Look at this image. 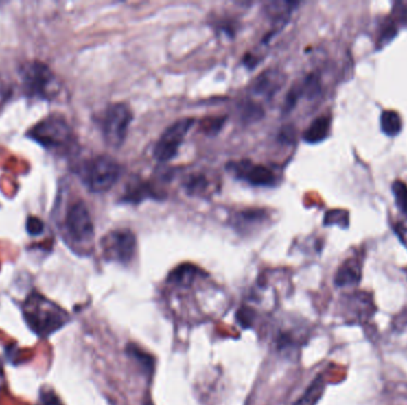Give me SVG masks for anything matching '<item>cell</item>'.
<instances>
[{"label": "cell", "mask_w": 407, "mask_h": 405, "mask_svg": "<svg viewBox=\"0 0 407 405\" xmlns=\"http://www.w3.org/2000/svg\"><path fill=\"white\" fill-rule=\"evenodd\" d=\"M23 315L29 328L40 338L49 336L68 322V314L62 308L36 293L25 299Z\"/></svg>", "instance_id": "1"}, {"label": "cell", "mask_w": 407, "mask_h": 405, "mask_svg": "<svg viewBox=\"0 0 407 405\" xmlns=\"http://www.w3.org/2000/svg\"><path fill=\"white\" fill-rule=\"evenodd\" d=\"M121 174L119 163L108 155H99L86 160L79 169L82 182L92 193L110 191Z\"/></svg>", "instance_id": "2"}, {"label": "cell", "mask_w": 407, "mask_h": 405, "mask_svg": "<svg viewBox=\"0 0 407 405\" xmlns=\"http://www.w3.org/2000/svg\"><path fill=\"white\" fill-rule=\"evenodd\" d=\"M27 137L54 151L68 150L75 142L71 125L63 116L56 114L45 118L29 130Z\"/></svg>", "instance_id": "3"}, {"label": "cell", "mask_w": 407, "mask_h": 405, "mask_svg": "<svg viewBox=\"0 0 407 405\" xmlns=\"http://www.w3.org/2000/svg\"><path fill=\"white\" fill-rule=\"evenodd\" d=\"M23 86L29 97L51 100L58 97L61 86L58 77L47 64L40 61H32L21 68Z\"/></svg>", "instance_id": "4"}, {"label": "cell", "mask_w": 407, "mask_h": 405, "mask_svg": "<svg viewBox=\"0 0 407 405\" xmlns=\"http://www.w3.org/2000/svg\"><path fill=\"white\" fill-rule=\"evenodd\" d=\"M132 118V111L126 103H112L104 111L100 129L105 142L110 147H119L126 142Z\"/></svg>", "instance_id": "5"}, {"label": "cell", "mask_w": 407, "mask_h": 405, "mask_svg": "<svg viewBox=\"0 0 407 405\" xmlns=\"http://www.w3.org/2000/svg\"><path fill=\"white\" fill-rule=\"evenodd\" d=\"M65 231L73 245L86 249L92 245L94 225L90 210L82 201L73 204L66 214Z\"/></svg>", "instance_id": "6"}, {"label": "cell", "mask_w": 407, "mask_h": 405, "mask_svg": "<svg viewBox=\"0 0 407 405\" xmlns=\"http://www.w3.org/2000/svg\"><path fill=\"white\" fill-rule=\"evenodd\" d=\"M102 249L104 257L108 262H116L126 265L132 262L136 256V236L129 228H117L103 236Z\"/></svg>", "instance_id": "7"}, {"label": "cell", "mask_w": 407, "mask_h": 405, "mask_svg": "<svg viewBox=\"0 0 407 405\" xmlns=\"http://www.w3.org/2000/svg\"><path fill=\"white\" fill-rule=\"evenodd\" d=\"M194 123L193 118H183L167 127L154 147V158L162 163L174 158Z\"/></svg>", "instance_id": "8"}, {"label": "cell", "mask_w": 407, "mask_h": 405, "mask_svg": "<svg viewBox=\"0 0 407 405\" xmlns=\"http://www.w3.org/2000/svg\"><path fill=\"white\" fill-rule=\"evenodd\" d=\"M229 170L235 177L255 187H273L278 183V175L272 168L256 164L251 160H240L229 164Z\"/></svg>", "instance_id": "9"}, {"label": "cell", "mask_w": 407, "mask_h": 405, "mask_svg": "<svg viewBox=\"0 0 407 405\" xmlns=\"http://www.w3.org/2000/svg\"><path fill=\"white\" fill-rule=\"evenodd\" d=\"M183 187L188 195L210 197L220 189V180L211 171L198 170L185 176Z\"/></svg>", "instance_id": "10"}, {"label": "cell", "mask_w": 407, "mask_h": 405, "mask_svg": "<svg viewBox=\"0 0 407 405\" xmlns=\"http://www.w3.org/2000/svg\"><path fill=\"white\" fill-rule=\"evenodd\" d=\"M270 214L267 210L254 208V210H243L236 212L231 217V225L241 234H246L257 231L269 223Z\"/></svg>", "instance_id": "11"}, {"label": "cell", "mask_w": 407, "mask_h": 405, "mask_svg": "<svg viewBox=\"0 0 407 405\" xmlns=\"http://www.w3.org/2000/svg\"><path fill=\"white\" fill-rule=\"evenodd\" d=\"M285 84V74L279 69H267L251 84V92L259 97L269 99Z\"/></svg>", "instance_id": "12"}, {"label": "cell", "mask_w": 407, "mask_h": 405, "mask_svg": "<svg viewBox=\"0 0 407 405\" xmlns=\"http://www.w3.org/2000/svg\"><path fill=\"white\" fill-rule=\"evenodd\" d=\"M330 127H332V118L330 116H318L310 124L309 127L305 130L303 138H304L305 142L310 143V144L323 142L329 137Z\"/></svg>", "instance_id": "13"}, {"label": "cell", "mask_w": 407, "mask_h": 405, "mask_svg": "<svg viewBox=\"0 0 407 405\" xmlns=\"http://www.w3.org/2000/svg\"><path fill=\"white\" fill-rule=\"evenodd\" d=\"M361 280V267L355 260H347L336 273L335 284L337 286H351Z\"/></svg>", "instance_id": "14"}, {"label": "cell", "mask_w": 407, "mask_h": 405, "mask_svg": "<svg viewBox=\"0 0 407 405\" xmlns=\"http://www.w3.org/2000/svg\"><path fill=\"white\" fill-rule=\"evenodd\" d=\"M298 6V3L291 1H273L266 6V14L269 19L273 21L274 24H285L291 17L294 8Z\"/></svg>", "instance_id": "15"}, {"label": "cell", "mask_w": 407, "mask_h": 405, "mask_svg": "<svg viewBox=\"0 0 407 405\" xmlns=\"http://www.w3.org/2000/svg\"><path fill=\"white\" fill-rule=\"evenodd\" d=\"M148 197H154L156 199L157 194L154 191V188L148 184V183L134 182L126 189V195L123 197V200L126 202H132V204H137L144 199Z\"/></svg>", "instance_id": "16"}, {"label": "cell", "mask_w": 407, "mask_h": 405, "mask_svg": "<svg viewBox=\"0 0 407 405\" xmlns=\"http://www.w3.org/2000/svg\"><path fill=\"white\" fill-rule=\"evenodd\" d=\"M199 273V270L192 264H183L170 272V282L175 284L188 285L191 284Z\"/></svg>", "instance_id": "17"}, {"label": "cell", "mask_w": 407, "mask_h": 405, "mask_svg": "<svg viewBox=\"0 0 407 405\" xmlns=\"http://www.w3.org/2000/svg\"><path fill=\"white\" fill-rule=\"evenodd\" d=\"M381 130L386 136L395 137L402 131V118L395 111H385L381 114Z\"/></svg>", "instance_id": "18"}, {"label": "cell", "mask_w": 407, "mask_h": 405, "mask_svg": "<svg viewBox=\"0 0 407 405\" xmlns=\"http://www.w3.org/2000/svg\"><path fill=\"white\" fill-rule=\"evenodd\" d=\"M324 388H325V385H324L322 377H318L314 383L310 385L309 389L305 392L304 396L296 402V405H316V403L322 397Z\"/></svg>", "instance_id": "19"}, {"label": "cell", "mask_w": 407, "mask_h": 405, "mask_svg": "<svg viewBox=\"0 0 407 405\" xmlns=\"http://www.w3.org/2000/svg\"><path fill=\"white\" fill-rule=\"evenodd\" d=\"M126 352L129 353V356L142 367L146 373H152L154 370V359L152 356L135 345H129L126 347Z\"/></svg>", "instance_id": "20"}, {"label": "cell", "mask_w": 407, "mask_h": 405, "mask_svg": "<svg viewBox=\"0 0 407 405\" xmlns=\"http://www.w3.org/2000/svg\"><path fill=\"white\" fill-rule=\"evenodd\" d=\"M392 192H393L394 199H395V205L398 207L400 212L406 217L407 219V186L402 181H395L392 184Z\"/></svg>", "instance_id": "21"}, {"label": "cell", "mask_w": 407, "mask_h": 405, "mask_svg": "<svg viewBox=\"0 0 407 405\" xmlns=\"http://www.w3.org/2000/svg\"><path fill=\"white\" fill-rule=\"evenodd\" d=\"M324 225H340L343 228L349 226V214L342 210H330L325 215Z\"/></svg>", "instance_id": "22"}, {"label": "cell", "mask_w": 407, "mask_h": 405, "mask_svg": "<svg viewBox=\"0 0 407 405\" xmlns=\"http://www.w3.org/2000/svg\"><path fill=\"white\" fill-rule=\"evenodd\" d=\"M27 232L32 236H40L45 232V223L40 218L30 217L27 220Z\"/></svg>", "instance_id": "23"}, {"label": "cell", "mask_w": 407, "mask_h": 405, "mask_svg": "<svg viewBox=\"0 0 407 405\" xmlns=\"http://www.w3.org/2000/svg\"><path fill=\"white\" fill-rule=\"evenodd\" d=\"M393 12L397 14L399 23H402L403 25L407 27V1H400V3H397V4H395V8H394Z\"/></svg>", "instance_id": "24"}, {"label": "cell", "mask_w": 407, "mask_h": 405, "mask_svg": "<svg viewBox=\"0 0 407 405\" xmlns=\"http://www.w3.org/2000/svg\"><path fill=\"white\" fill-rule=\"evenodd\" d=\"M40 402H42V405H61L58 397L55 396L54 393L48 391L40 395Z\"/></svg>", "instance_id": "25"}, {"label": "cell", "mask_w": 407, "mask_h": 405, "mask_svg": "<svg viewBox=\"0 0 407 405\" xmlns=\"http://www.w3.org/2000/svg\"><path fill=\"white\" fill-rule=\"evenodd\" d=\"M223 119L222 118H212L210 119L209 123H206L204 124V127H205L209 132H216V131H218V130L222 127V124H223Z\"/></svg>", "instance_id": "26"}, {"label": "cell", "mask_w": 407, "mask_h": 405, "mask_svg": "<svg viewBox=\"0 0 407 405\" xmlns=\"http://www.w3.org/2000/svg\"><path fill=\"white\" fill-rule=\"evenodd\" d=\"M3 374V363L0 360V376Z\"/></svg>", "instance_id": "27"}, {"label": "cell", "mask_w": 407, "mask_h": 405, "mask_svg": "<svg viewBox=\"0 0 407 405\" xmlns=\"http://www.w3.org/2000/svg\"><path fill=\"white\" fill-rule=\"evenodd\" d=\"M143 405H152V403L150 401H146V402H144Z\"/></svg>", "instance_id": "28"}]
</instances>
